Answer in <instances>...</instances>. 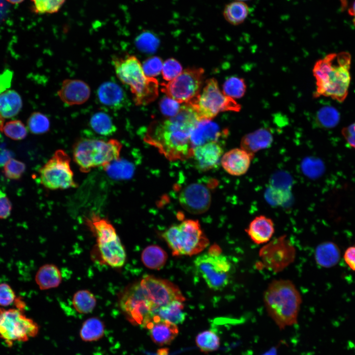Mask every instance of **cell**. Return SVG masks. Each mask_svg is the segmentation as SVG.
Here are the masks:
<instances>
[{
    "label": "cell",
    "instance_id": "cell-37",
    "mask_svg": "<svg viewBox=\"0 0 355 355\" xmlns=\"http://www.w3.org/2000/svg\"><path fill=\"white\" fill-rule=\"evenodd\" d=\"M33 10L37 14H53L57 12L66 0H31Z\"/></svg>",
    "mask_w": 355,
    "mask_h": 355
},
{
    "label": "cell",
    "instance_id": "cell-20",
    "mask_svg": "<svg viewBox=\"0 0 355 355\" xmlns=\"http://www.w3.org/2000/svg\"><path fill=\"white\" fill-rule=\"evenodd\" d=\"M245 231L253 243L263 244L269 242L274 234V224L270 218L260 215L250 222Z\"/></svg>",
    "mask_w": 355,
    "mask_h": 355
},
{
    "label": "cell",
    "instance_id": "cell-52",
    "mask_svg": "<svg viewBox=\"0 0 355 355\" xmlns=\"http://www.w3.org/2000/svg\"><path fill=\"white\" fill-rule=\"evenodd\" d=\"M11 4H18L22 2L24 0H6Z\"/></svg>",
    "mask_w": 355,
    "mask_h": 355
},
{
    "label": "cell",
    "instance_id": "cell-35",
    "mask_svg": "<svg viewBox=\"0 0 355 355\" xmlns=\"http://www.w3.org/2000/svg\"><path fill=\"white\" fill-rule=\"evenodd\" d=\"M247 86L243 78L232 76L227 79L223 85V93L233 99H239L244 96Z\"/></svg>",
    "mask_w": 355,
    "mask_h": 355
},
{
    "label": "cell",
    "instance_id": "cell-53",
    "mask_svg": "<svg viewBox=\"0 0 355 355\" xmlns=\"http://www.w3.org/2000/svg\"><path fill=\"white\" fill-rule=\"evenodd\" d=\"M3 117L0 115V130L2 131L3 126Z\"/></svg>",
    "mask_w": 355,
    "mask_h": 355
},
{
    "label": "cell",
    "instance_id": "cell-46",
    "mask_svg": "<svg viewBox=\"0 0 355 355\" xmlns=\"http://www.w3.org/2000/svg\"><path fill=\"white\" fill-rule=\"evenodd\" d=\"M341 132L349 145L355 149V122L343 128Z\"/></svg>",
    "mask_w": 355,
    "mask_h": 355
},
{
    "label": "cell",
    "instance_id": "cell-16",
    "mask_svg": "<svg viewBox=\"0 0 355 355\" xmlns=\"http://www.w3.org/2000/svg\"><path fill=\"white\" fill-rule=\"evenodd\" d=\"M57 94L61 100L69 105H78L85 103L89 98L91 90L89 86L79 79L64 80Z\"/></svg>",
    "mask_w": 355,
    "mask_h": 355
},
{
    "label": "cell",
    "instance_id": "cell-33",
    "mask_svg": "<svg viewBox=\"0 0 355 355\" xmlns=\"http://www.w3.org/2000/svg\"><path fill=\"white\" fill-rule=\"evenodd\" d=\"M316 121L323 128L329 129L335 127L340 120V114L333 106H325L321 107L317 112Z\"/></svg>",
    "mask_w": 355,
    "mask_h": 355
},
{
    "label": "cell",
    "instance_id": "cell-38",
    "mask_svg": "<svg viewBox=\"0 0 355 355\" xmlns=\"http://www.w3.org/2000/svg\"><path fill=\"white\" fill-rule=\"evenodd\" d=\"M3 132L8 138L14 140H21L27 135V129L22 121L10 120L3 126Z\"/></svg>",
    "mask_w": 355,
    "mask_h": 355
},
{
    "label": "cell",
    "instance_id": "cell-15",
    "mask_svg": "<svg viewBox=\"0 0 355 355\" xmlns=\"http://www.w3.org/2000/svg\"><path fill=\"white\" fill-rule=\"evenodd\" d=\"M179 201L181 206L193 214L206 212L211 204L210 191L204 185L193 183L185 187L180 193Z\"/></svg>",
    "mask_w": 355,
    "mask_h": 355
},
{
    "label": "cell",
    "instance_id": "cell-5",
    "mask_svg": "<svg viewBox=\"0 0 355 355\" xmlns=\"http://www.w3.org/2000/svg\"><path fill=\"white\" fill-rule=\"evenodd\" d=\"M122 145L115 139L103 140L82 138L73 146V159L83 173L93 168H105L119 159Z\"/></svg>",
    "mask_w": 355,
    "mask_h": 355
},
{
    "label": "cell",
    "instance_id": "cell-47",
    "mask_svg": "<svg viewBox=\"0 0 355 355\" xmlns=\"http://www.w3.org/2000/svg\"><path fill=\"white\" fill-rule=\"evenodd\" d=\"M343 258L349 268L355 271V246L348 247L345 251Z\"/></svg>",
    "mask_w": 355,
    "mask_h": 355
},
{
    "label": "cell",
    "instance_id": "cell-31",
    "mask_svg": "<svg viewBox=\"0 0 355 355\" xmlns=\"http://www.w3.org/2000/svg\"><path fill=\"white\" fill-rule=\"evenodd\" d=\"M72 305L76 312L86 314L93 311L96 305L94 294L88 290H80L74 294Z\"/></svg>",
    "mask_w": 355,
    "mask_h": 355
},
{
    "label": "cell",
    "instance_id": "cell-21",
    "mask_svg": "<svg viewBox=\"0 0 355 355\" xmlns=\"http://www.w3.org/2000/svg\"><path fill=\"white\" fill-rule=\"evenodd\" d=\"M97 94L99 101L103 105L112 108L121 107L125 99L121 87L111 81L102 83L98 89Z\"/></svg>",
    "mask_w": 355,
    "mask_h": 355
},
{
    "label": "cell",
    "instance_id": "cell-29",
    "mask_svg": "<svg viewBox=\"0 0 355 355\" xmlns=\"http://www.w3.org/2000/svg\"><path fill=\"white\" fill-rule=\"evenodd\" d=\"M156 315L162 319L176 325L182 323L185 319V313L182 301L175 300L159 308Z\"/></svg>",
    "mask_w": 355,
    "mask_h": 355
},
{
    "label": "cell",
    "instance_id": "cell-43",
    "mask_svg": "<svg viewBox=\"0 0 355 355\" xmlns=\"http://www.w3.org/2000/svg\"><path fill=\"white\" fill-rule=\"evenodd\" d=\"M16 299V294L10 285L5 283L0 284V306H9Z\"/></svg>",
    "mask_w": 355,
    "mask_h": 355
},
{
    "label": "cell",
    "instance_id": "cell-25",
    "mask_svg": "<svg viewBox=\"0 0 355 355\" xmlns=\"http://www.w3.org/2000/svg\"><path fill=\"white\" fill-rule=\"evenodd\" d=\"M35 281L41 290H46L57 287L61 283L62 276L56 266L47 264L39 268Z\"/></svg>",
    "mask_w": 355,
    "mask_h": 355
},
{
    "label": "cell",
    "instance_id": "cell-41",
    "mask_svg": "<svg viewBox=\"0 0 355 355\" xmlns=\"http://www.w3.org/2000/svg\"><path fill=\"white\" fill-rule=\"evenodd\" d=\"M163 63L158 57H152L143 63L142 68L145 75L148 77H154L161 72Z\"/></svg>",
    "mask_w": 355,
    "mask_h": 355
},
{
    "label": "cell",
    "instance_id": "cell-32",
    "mask_svg": "<svg viewBox=\"0 0 355 355\" xmlns=\"http://www.w3.org/2000/svg\"><path fill=\"white\" fill-rule=\"evenodd\" d=\"M90 123L94 131L103 136H110L116 130L110 117L104 112L94 114L91 116Z\"/></svg>",
    "mask_w": 355,
    "mask_h": 355
},
{
    "label": "cell",
    "instance_id": "cell-34",
    "mask_svg": "<svg viewBox=\"0 0 355 355\" xmlns=\"http://www.w3.org/2000/svg\"><path fill=\"white\" fill-rule=\"evenodd\" d=\"M196 343L204 352L216 351L220 346V338L212 330H205L199 333L196 337Z\"/></svg>",
    "mask_w": 355,
    "mask_h": 355
},
{
    "label": "cell",
    "instance_id": "cell-9",
    "mask_svg": "<svg viewBox=\"0 0 355 355\" xmlns=\"http://www.w3.org/2000/svg\"><path fill=\"white\" fill-rule=\"evenodd\" d=\"M194 263L210 288L222 290L229 284L233 274V266L217 245L212 246L208 252L197 257Z\"/></svg>",
    "mask_w": 355,
    "mask_h": 355
},
{
    "label": "cell",
    "instance_id": "cell-1",
    "mask_svg": "<svg viewBox=\"0 0 355 355\" xmlns=\"http://www.w3.org/2000/svg\"><path fill=\"white\" fill-rule=\"evenodd\" d=\"M198 121L191 106H181L175 116L151 123L144 139L170 160L192 157L191 135Z\"/></svg>",
    "mask_w": 355,
    "mask_h": 355
},
{
    "label": "cell",
    "instance_id": "cell-19",
    "mask_svg": "<svg viewBox=\"0 0 355 355\" xmlns=\"http://www.w3.org/2000/svg\"><path fill=\"white\" fill-rule=\"evenodd\" d=\"M144 327L148 330L153 342L159 346L170 344L178 333L177 325L162 319L157 315L152 317Z\"/></svg>",
    "mask_w": 355,
    "mask_h": 355
},
{
    "label": "cell",
    "instance_id": "cell-42",
    "mask_svg": "<svg viewBox=\"0 0 355 355\" xmlns=\"http://www.w3.org/2000/svg\"><path fill=\"white\" fill-rule=\"evenodd\" d=\"M157 44V39L153 34L148 32L142 34L136 39L137 46L142 50H154Z\"/></svg>",
    "mask_w": 355,
    "mask_h": 355
},
{
    "label": "cell",
    "instance_id": "cell-12",
    "mask_svg": "<svg viewBox=\"0 0 355 355\" xmlns=\"http://www.w3.org/2000/svg\"><path fill=\"white\" fill-rule=\"evenodd\" d=\"M71 158L63 150L55 151L40 169V183L50 190L66 189L77 186L70 167Z\"/></svg>",
    "mask_w": 355,
    "mask_h": 355
},
{
    "label": "cell",
    "instance_id": "cell-6",
    "mask_svg": "<svg viewBox=\"0 0 355 355\" xmlns=\"http://www.w3.org/2000/svg\"><path fill=\"white\" fill-rule=\"evenodd\" d=\"M175 256L196 254L209 244L198 220L186 219L166 230L162 235Z\"/></svg>",
    "mask_w": 355,
    "mask_h": 355
},
{
    "label": "cell",
    "instance_id": "cell-50",
    "mask_svg": "<svg viewBox=\"0 0 355 355\" xmlns=\"http://www.w3.org/2000/svg\"><path fill=\"white\" fill-rule=\"evenodd\" d=\"M169 350L167 348H161L157 351L155 355H168Z\"/></svg>",
    "mask_w": 355,
    "mask_h": 355
},
{
    "label": "cell",
    "instance_id": "cell-51",
    "mask_svg": "<svg viewBox=\"0 0 355 355\" xmlns=\"http://www.w3.org/2000/svg\"><path fill=\"white\" fill-rule=\"evenodd\" d=\"M262 355H277L276 349V348H272Z\"/></svg>",
    "mask_w": 355,
    "mask_h": 355
},
{
    "label": "cell",
    "instance_id": "cell-4",
    "mask_svg": "<svg viewBox=\"0 0 355 355\" xmlns=\"http://www.w3.org/2000/svg\"><path fill=\"white\" fill-rule=\"evenodd\" d=\"M112 63L118 78L130 87L136 105H146L157 98V80L145 75L142 64L135 56H113Z\"/></svg>",
    "mask_w": 355,
    "mask_h": 355
},
{
    "label": "cell",
    "instance_id": "cell-30",
    "mask_svg": "<svg viewBox=\"0 0 355 355\" xmlns=\"http://www.w3.org/2000/svg\"><path fill=\"white\" fill-rule=\"evenodd\" d=\"M105 326L99 319L93 317L86 320L80 330V336L85 341H94L104 335Z\"/></svg>",
    "mask_w": 355,
    "mask_h": 355
},
{
    "label": "cell",
    "instance_id": "cell-8",
    "mask_svg": "<svg viewBox=\"0 0 355 355\" xmlns=\"http://www.w3.org/2000/svg\"><path fill=\"white\" fill-rule=\"evenodd\" d=\"M188 104L198 121L212 120L223 111L238 112L241 109V105L235 99L221 91L217 80L213 78L206 81L199 95Z\"/></svg>",
    "mask_w": 355,
    "mask_h": 355
},
{
    "label": "cell",
    "instance_id": "cell-10",
    "mask_svg": "<svg viewBox=\"0 0 355 355\" xmlns=\"http://www.w3.org/2000/svg\"><path fill=\"white\" fill-rule=\"evenodd\" d=\"M39 327L26 317L23 310L0 308V338L8 347L15 342H24L35 337Z\"/></svg>",
    "mask_w": 355,
    "mask_h": 355
},
{
    "label": "cell",
    "instance_id": "cell-27",
    "mask_svg": "<svg viewBox=\"0 0 355 355\" xmlns=\"http://www.w3.org/2000/svg\"><path fill=\"white\" fill-rule=\"evenodd\" d=\"M166 252L157 245H150L145 248L142 254L143 264L148 268L159 270L165 264L167 259Z\"/></svg>",
    "mask_w": 355,
    "mask_h": 355
},
{
    "label": "cell",
    "instance_id": "cell-44",
    "mask_svg": "<svg viewBox=\"0 0 355 355\" xmlns=\"http://www.w3.org/2000/svg\"><path fill=\"white\" fill-rule=\"evenodd\" d=\"M174 100L166 97L160 102V108L162 113L168 117L176 115L179 111L181 106Z\"/></svg>",
    "mask_w": 355,
    "mask_h": 355
},
{
    "label": "cell",
    "instance_id": "cell-39",
    "mask_svg": "<svg viewBox=\"0 0 355 355\" xmlns=\"http://www.w3.org/2000/svg\"><path fill=\"white\" fill-rule=\"evenodd\" d=\"M25 170L26 165L23 162L12 158L4 166L3 173L6 178L18 180L22 177Z\"/></svg>",
    "mask_w": 355,
    "mask_h": 355
},
{
    "label": "cell",
    "instance_id": "cell-54",
    "mask_svg": "<svg viewBox=\"0 0 355 355\" xmlns=\"http://www.w3.org/2000/svg\"><path fill=\"white\" fill-rule=\"evenodd\" d=\"M235 1H247V0H235Z\"/></svg>",
    "mask_w": 355,
    "mask_h": 355
},
{
    "label": "cell",
    "instance_id": "cell-36",
    "mask_svg": "<svg viewBox=\"0 0 355 355\" xmlns=\"http://www.w3.org/2000/svg\"><path fill=\"white\" fill-rule=\"evenodd\" d=\"M50 128L48 118L39 112L31 114L27 121V128L34 134H42L47 132Z\"/></svg>",
    "mask_w": 355,
    "mask_h": 355
},
{
    "label": "cell",
    "instance_id": "cell-23",
    "mask_svg": "<svg viewBox=\"0 0 355 355\" xmlns=\"http://www.w3.org/2000/svg\"><path fill=\"white\" fill-rule=\"evenodd\" d=\"M222 133L218 126L211 120L198 121L191 135L194 148L213 141H218Z\"/></svg>",
    "mask_w": 355,
    "mask_h": 355
},
{
    "label": "cell",
    "instance_id": "cell-7",
    "mask_svg": "<svg viewBox=\"0 0 355 355\" xmlns=\"http://www.w3.org/2000/svg\"><path fill=\"white\" fill-rule=\"evenodd\" d=\"M86 222L96 236L100 254L104 262L112 267H122L126 261V252L113 226L95 213L87 217Z\"/></svg>",
    "mask_w": 355,
    "mask_h": 355
},
{
    "label": "cell",
    "instance_id": "cell-40",
    "mask_svg": "<svg viewBox=\"0 0 355 355\" xmlns=\"http://www.w3.org/2000/svg\"><path fill=\"white\" fill-rule=\"evenodd\" d=\"M182 71L181 64L176 59L170 58L163 63L161 71L163 79L169 81L178 76Z\"/></svg>",
    "mask_w": 355,
    "mask_h": 355
},
{
    "label": "cell",
    "instance_id": "cell-45",
    "mask_svg": "<svg viewBox=\"0 0 355 355\" xmlns=\"http://www.w3.org/2000/svg\"><path fill=\"white\" fill-rule=\"evenodd\" d=\"M11 203L6 194L0 189V219H5L10 214Z\"/></svg>",
    "mask_w": 355,
    "mask_h": 355
},
{
    "label": "cell",
    "instance_id": "cell-28",
    "mask_svg": "<svg viewBox=\"0 0 355 355\" xmlns=\"http://www.w3.org/2000/svg\"><path fill=\"white\" fill-rule=\"evenodd\" d=\"M249 12V8L244 1H234L225 5L223 14L228 23L237 26L245 21Z\"/></svg>",
    "mask_w": 355,
    "mask_h": 355
},
{
    "label": "cell",
    "instance_id": "cell-11",
    "mask_svg": "<svg viewBox=\"0 0 355 355\" xmlns=\"http://www.w3.org/2000/svg\"><path fill=\"white\" fill-rule=\"evenodd\" d=\"M119 305L131 323L143 327L150 321L156 313L140 281L130 285L125 289L120 297Z\"/></svg>",
    "mask_w": 355,
    "mask_h": 355
},
{
    "label": "cell",
    "instance_id": "cell-48",
    "mask_svg": "<svg viewBox=\"0 0 355 355\" xmlns=\"http://www.w3.org/2000/svg\"><path fill=\"white\" fill-rule=\"evenodd\" d=\"M12 152L4 148H0V167H4L6 163L12 158Z\"/></svg>",
    "mask_w": 355,
    "mask_h": 355
},
{
    "label": "cell",
    "instance_id": "cell-22",
    "mask_svg": "<svg viewBox=\"0 0 355 355\" xmlns=\"http://www.w3.org/2000/svg\"><path fill=\"white\" fill-rule=\"evenodd\" d=\"M273 135L268 129L260 128L245 135L241 141V148L254 154L270 145Z\"/></svg>",
    "mask_w": 355,
    "mask_h": 355
},
{
    "label": "cell",
    "instance_id": "cell-13",
    "mask_svg": "<svg viewBox=\"0 0 355 355\" xmlns=\"http://www.w3.org/2000/svg\"><path fill=\"white\" fill-rule=\"evenodd\" d=\"M204 73L201 68L186 69L173 80L161 84V91L179 104H188L200 93Z\"/></svg>",
    "mask_w": 355,
    "mask_h": 355
},
{
    "label": "cell",
    "instance_id": "cell-26",
    "mask_svg": "<svg viewBox=\"0 0 355 355\" xmlns=\"http://www.w3.org/2000/svg\"><path fill=\"white\" fill-rule=\"evenodd\" d=\"M22 107L21 97L16 91L8 90L0 94V115L3 118L14 117Z\"/></svg>",
    "mask_w": 355,
    "mask_h": 355
},
{
    "label": "cell",
    "instance_id": "cell-2",
    "mask_svg": "<svg viewBox=\"0 0 355 355\" xmlns=\"http://www.w3.org/2000/svg\"><path fill=\"white\" fill-rule=\"evenodd\" d=\"M351 55L346 51L330 53L317 61L313 69L316 81L314 97H330L343 102L351 82Z\"/></svg>",
    "mask_w": 355,
    "mask_h": 355
},
{
    "label": "cell",
    "instance_id": "cell-14",
    "mask_svg": "<svg viewBox=\"0 0 355 355\" xmlns=\"http://www.w3.org/2000/svg\"><path fill=\"white\" fill-rule=\"evenodd\" d=\"M140 282L156 313L159 308L173 301L185 300L179 288L168 280L147 275Z\"/></svg>",
    "mask_w": 355,
    "mask_h": 355
},
{
    "label": "cell",
    "instance_id": "cell-49",
    "mask_svg": "<svg viewBox=\"0 0 355 355\" xmlns=\"http://www.w3.org/2000/svg\"><path fill=\"white\" fill-rule=\"evenodd\" d=\"M348 14L352 18V22L355 27V0L348 9Z\"/></svg>",
    "mask_w": 355,
    "mask_h": 355
},
{
    "label": "cell",
    "instance_id": "cell-17",
    "mask_svg": "<svg viewBox=\"0 0 355 355\" xmlns=\"http://www.w3.org/2000/svg\"><path fill=\"white\" fill-rule=\"evenodd\" d=\"M253 154L242 148H233L223 154L221 164L224 170L234 176H240L248 171Z\"/></svg>",
    "mask_w": 355,
    "mask_h": 355
},
{
    "label": "cell",
    "instance_id": "cell-18",
    "mask_svg": "<svg viewBox=\"0 0 355 355\" xmlns=\"http://www.w3.org/2000/svg\"><path fill=\"white\" fill-rule=\"evenodd\" d=\"M223 153V148L218 141H213L195 147L192 157L198 169L207 171L218 164Z\"/></svg>",
    "mask_w": 355,
    "mask_h": 355
},
{
    "label": "cell",
    "instance_id": "cell-3",
    "mask_svg": "<svg viewBox=\"0 0 355 355\" xmlns=\"http://www.w3.org/2000/svg\"><path fill=\"white\" fill-rule=\"evenodd\" d=\"M263 300L268 315L280 329L297 323L302 297L291 281H272L264 291Z\"/></svg>",
    "mask_w": 355,
    "mask_h": 355
},
{
    "label": "cell",
    "instance_id": "cell-24",
    "mask_svg": "<svg viewBox=\"0 0 355 355\" xmlns=\"http://www.w3.org/2000/svg\"><path fill=\"white\" fill-rule=\"evenodd\" d=\"M340 248L333 242H322L317 246L315 249L316 262L321 267L330 268L334 267L340 261Z\"/></svg>",
    "mask_w": 355,
    "mask_h": 355
}]
</instances>
